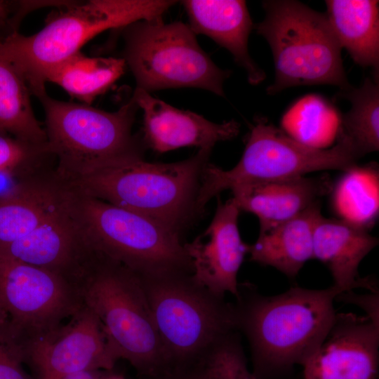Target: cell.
<instances>
[{
  "instance_id": "obj_1",
  "label": "cell",
  "mask_w": 379,
  "mask_h": 379,
  "mask_svg": "<svg viewBox=\"0 0 379 379\" xmlns=\"http://www.w3.org/2000/svg\"><path fill=\"white\" fill-rule=\"evenodd\" d=\"M342 293L333 285L321 290L292 287L274 296L239 293L237 328L249 342L258 379L279 378L310 357L334 321L333 302Z\"/></svg>"
},
{
  "instance_id": "obj_2",
  "label": "cell",
  "mask_w": 379,
  "mask_h": 379,
  "mask_svg": "<svg viewBox=\"0 0 379 379\" xmlns=\"http://www.w3.org/2000/svg\"><path fill=\"white\" fill-rule=\"evenodd\" d=\"M138 276L161 345L164 379L201 373L215 347L237 330L235 306L190 273Z\"/></svg>"
},
{
  "instance_id": "obj_3",
  "label": "cell",
  "mask_w": 379,
  "mask_h": 379,
  "mask_svg": "<svg viewBox=\"0 0 379 379\" xmlns=\"http://www.w3.org/2000/svg\"><path fill=\"white\" fill-rule=\"evenodd\" d=\"M211 150L173 163L135 159L68 183L83 194L154 220L180 234L199 216L197 199Z\"/></svg>"
},
{
  "instance_id": "obj_4",
  "label": "cell",
  "mask_w": 379,
  "mask_h": 379,
  "mask_svg": "<svg viewBox=\"0 0 379 379\" xmlns=\"http://www.w3.org/2000/svg\"><path fill=\"white\" fill-rule=\"evenodd\" d=\"M175 4L166 0L67 1L50 15L38 32L8 34L0 39V48L22 73L34 95L45 89L46 75L53 68L80 52L101 32L162 18Z\"/></svg>"
},
{
  "instance_id": "obj_5",
  "label": "cell",
  "mask_w": 379,
  "mask_h": 379,
  "mask_svg": "<svg viewBox=\"0 0 379 379\" xmlns=\"http://www.w3.org/2000/svg\"><path fill=\"white\" fill-rule=\"evenodd\" d=\"M75 284L117 359L142 375L164 379L161 345L139 276L96 250Z\"/></svg>"
},
{
  "instance_id": "obj_6",
  "label": "cell",
  "mask_w": 379,
  "mask_h": 379,
  "mask_svg": "<svg viewBox=\"0 0 379 379\" xmlns=\"http://www.w3.org/2000/svg\"><path fill=\"white\" fill-rule=\"evenodd\" d=\"M45 112L46 142L56 174L67 183L119 162L143 159L142 138L132 128L138 107L132 98L115 112L61 101L46 89L34 94Z\"/></svg>"
},
{
  "instance_id": "obj_7",
  "label": "cell",
  "mask_w": 379,
  "mask_h": 379,
  "mask_svg": "<svg viewBox=\"0 0 379 379\" xmlns=\"http://www.w3.org/2000/svg\"><path fill=\"white\" fill-rule=\"evenodd\" d=\"M265 16L255 25L268 42L275 78L269 95L299 86H351L343 67L341 46L325 13L291 0L262 2Z\"/></svg>"
},
{
  "instance_id": "obj_8",
  "label": "cell",
  "mask_w": 379,
  "mask_h": 379,
  "mask_svg": "<svg viewBox=\"0 0 379 379\" xmlns=\"http://www.w3.org/2000/svg\"><path fill=\"white\" fill-rule=\"evenodd\" d=\"M70 208L93 248L135 274L192 273L180 234L157 221L72 187Z\"/></svg>"
},
{
  "instance_id": "obj_9",
  "label": "cell",
  "mask_w": 379,
  "mask_h": 379,
  "mask_svg": "<svg viewBox=\"0 0 379 379\" xmlns=\"http://www.w3.org/2000/svg\"><path fill=\"white\" fill-rule=\"evenodd\" d=\"M352 145L338 136L331 148L304 144L274 126L263 117L253 124L242 157L230 170L208 162L203 172L197 207L201 215L211 198L236 185L305 175L326 170L345 171L359 159Z\"/></svg>"
},
{
  "instance_id": "obj_10",
  "label": "cell",
  "mask_w": 379,
  "mask_h": 379,
  "mask_svg": "<svg viewBox=\"0 0 379 379\" xmlns=\"http://www.w3.org/2000/svg\"><path fill=\"white\" fill-rule=\"evenodd\" d=\"M123 57L138 88L147 92L198 88L225 96L231 72L218 67L199 46L194 32L181 22L140 20L122 28Z\"/></svg>"
},
{
  "instance_id": "obj_11",
  "label": "cell",
  "mask_w": 379,
  "mask_h": 379,
  "mask_svg": "<svg viewBox=\"0 0 379 379\" xmlns=\"http://www.w3.org/2000/svg\"><path fill=\"white\" fill-rule=\"evenodd\" d=\"M0 302L18 334L50 331L84 305L76 285L50 270L0 258Z\"/></svg>"
},
{
  "instance_id": "obj_12",
  "label": "cell",
  "mask_w": 379,
  "mask_h": 379,
  "mask_svg": "<svg viewBox=\"0 0 379 379\" xmlns=\"http://www.w3.org/2000/svg\"><path fill=\"white\" fill-rule=\"evenodd\" d=\"M12 329V328H11ZM35 379H61L87 370L112 371L117 361L96 316L84 305L66 324L32 336L13 329Z\"/></svg>"
},
{
  "instance_id": "obj_13",
  "label": "cell",
  "mask_w": 379,
  "mask_h": 379,
  "mask_svg": "<svg viewBox=\"0 0 379 379\" xmlns=\"http://www.w3.org/2000/svg\"><path fill=\"white\" fill-rule=\"evenodd\" d=\"M379 322L336 313L317 350L302 365V379H377Z\"/></svg>"
},
{
  "instance_id": "obj_14",
  "label": "cell",
  "mask_w": 379,
  "mask_h": 379,
  "mask_svg": "<svg viewBox=\"0 0 379 379\" xmlns=\"http://www.w3.org/2000/svg\"><path fill=\"white\" fill-rule=\"evenodd\" d=\"M240 209L233 198L218 201L215 215L207 229L193 241L184 244L192 265L194 280L213 293L238 297L237 275L249 245L238 228Z\"/></svg>"
},
{
  "instance_id": "obj_15",
  "label": "cell",
  "mask_w": 379,
  "mask_h": 379,
  "mask_svg": "<svg viewBox=\"0 0 379 379\" xmlns=\"http://www.w3.org/2000/svg\"><path fill=\"white\" fill-rule=\"evenodd\" d=\"M70 197L71 194L65 206L51 218L1 249L0 258L50 270L75 284L95 249L72 211Z\"/></svg>"
},
{
  "instance_id": "obj_16",
  "label": "cell",
  "mask_w": 379,
  "mask_h": 379,
  "mask_svg": "<svg viewBox=\"0 0 379 379\" xmlns=\"http://www.w3.org/2000/svg\"><path fill=\"white\" fill-rule=\"evenodd\" d=\"M142 111L144 145L164 153L182 147L212 150L221 141L239 133L240 124L231 120L217 124L189 110L174 107L136 88L132 97Z\"/></svg>"
},
{
  "instance_id": "obj_17",
  "label": "cell",
  "mask_w": 379,
  "mask_h": 379,
  "mask_svg": "<svg viewBox=\"0 0 379 379\" xmlns=\"http://www.w3.org/2000/svg\"><path fill=\"white\" fill-rule=\"evenodd\" d=\"M70 185L55 168L18 180L0 194V250L26 237L67 204Z\"/></svg>"
},
{
  "instance_id": "obj_18",
  "label": "cell",
  "mask_w": 379,
  "mask_h": 379,
  "mask_svg": "<svg viewBox=\"0 0 379 379\" xmlns=\"http://www.w3.org/2000/svg\"><path fill=\"white\" fill-rule=\"evenodd\" d=\"M331 189L328 177L322 175L249 182L231 190L240 211L255 215L263 229L299 215Z\"/></svg>"
},
{
  "instance_id": "obj_19",
  "label": "cell",
  "mask_w": 379,
  "mask_h": 379,
  "mask_svg": "<svg viewBox=\"0 0 379 379\" xmlns=\"http://www.w3.org/2000/svg\"><path fill=\"white\" fill-rule=\"evenodd\" d=\"M182 4L195 34L206 35L226 48L246 71L251 84L265 79V72L249 55L248 41L253 25L245 1L185 0Z\"/></svg>"
},
{
  "instance_id": "obj_20",
  "label": "cell",
  "mask_w": 379,
  "mask_h": 379,
  "mask_svg": "<svg viewBox=\"0 0 379 379\" xmlns=\"http://www.w3.org/2000/svg\"><path fill=\"white\" fill-rule=\"evenodd\" d=\"M378 244V239L366 227L321 216L314 231L313 258L327 266L333 286L344 292L360 287L376 292V286L371 280L361 278L358 269Z\"/></svg>"
},
{
  "instance_id": "obj_21",
  "label": "cell",
  "mask_w": 379,
  "mask_h": 379,
  "mask_svg": "<svg viewBox=\"0 0 379 379\" xmlns=\"http://www.w3.org/2000/svg\"><path fill=\"white\" fill-rule=\"evenodd\" d=\"M321 216L319 201L293 218L260 229L257 241L249 246L251 260L294 278L313 258L314 231Z\"/></svg>"
},
{
  "instance_id": "obj_22",
  "label": "cell",
  "mask_w": 379,
  "mask_h": 379,
  "mask_svg": "<svg viewBox=\"0 0 379 379\" xmlns=\"http://www.w3.org/2000/svg\"><path fill=\"white\" fill-rule=\"evenodd\" d=\"M326 13L341 48L359 65L379 68L378 1L327 0Z\"/></svg>"
},
{
  "instance_id": "obj_23",
  "label": "cell",
  "mask_w": 379,
  "mask_h": 379,
  "mask_svg": "<svg viewBox=\"0 0 379 379\" xmlns=\"http://www.w3.org/2000/svg\"><path fill=\"white\" fill-rule=\"evenodd\" d=\"M31 95L24 75L0 48V133L44 144L46 132L34 113Z\"/></svg>"
},
{
  "instance_id": "obj_24",
  "label": "cell",
  "mask_w": 379,
  "mask_h": 379,
  "mask_svg": "<svg viewBox=\"0 0 379 379\" xmlns=\"http://www.w3.org/2000/svg\"><path fill=\"white\" fill-rule=\"evenodd\" d=\"M126 66L122 58L89 57L79 52L53 68L46 81L60 86L81 103L91 105L123 75Z\"/></svg>"
},
{
  "instance_id": "obj_25",
  "label": "cell",
  "mask_w": 379,
  "mask_h": 379,
  "mask_svg": "<svg viewBox=\"0 0 379 379\" xmlns=\"http://www.w3.org/2000/svg\"><path fill=\"white\" fill-rule=\"evenodd\" d=\"M340 98L351 103L340 115L338 135L348 140L359 158L379 148V86L376 79L366 78L359 88L340 91Z\"/></svg>"
},
{
  "instance_id": "obj_26",
  "label": "cell",
  "mask_w": 379,
  "mask_h": 379,
  "mask_svg": "<svg viewBox=\"0 0 379 379\" xmlns=\"http://www.w3.org/2000/svg\"><path fill=\"white\" fill-rule=\"evenodd\" d=\"M335 186L333 204L340 219L368 228L378 213V173L375 166H355Z\"/></svg>"
},
{
  "instance_id": "obj_27",
  "label": "cell",
  "mask_w": 379,
  "mask_h": 379,
  "mask_svg": "<svg viewBox=\"0 0 379 379\" xmlns=\"http://www.w3.org/2000/svg\"><path fill=\"white\" fill-rule=\"evenodd\" d=\"M340 115L317 95L299 100L284 115L283 124L291 137L307 145L324 148L338 131Z\"/></svg>"
},
{
  "instance_id": "obj_28",
  "label": "cell",
  "mask_w": 379,
  "mask_h": 379,
  "mask_svg": "<svg viewBox=\"0 0 379 379\" xmlns=\"http://www.w3.org/2000/svg\"><path fill=\"white\" fill-rule=\"evenodd\" d=\"M47 142L35 144L0 133V174L18 180L55 168Z\"/></svg>"
},
{
  "instance_id": "obj_29",
  "label": "cell",
  "mask_w": 379,
  "mask_h": 379,
  "mask_svg": "<svg viewBox=\"0 0 379 379\" xmlns=\"http://www.w3.org/2000/svg\"><path fill=\"white\" fill-rule=\"evenodd\" d=\"M207 379H258L247 366L242 347L234 333L212 351L202 371Z\"/></svg>"
},
{
  "instance_id": "obj_30",
  "label": "cell",
  "mask_w": 379,
  "mask_h": 379,
  "mask_svg": "<svg viewBox=\"0 0 379 379\" xmlns=\"http://www.w3.org/2000/svg\"><path fill=\"white\" fill-rule=\"evenodd\" d=\"M24 365L20 345L8 321L0 326V379H35Z\"/></svg>"
},
{
  "instance_id": "obj_31",
  "label": "cell",
  "mask_w": 379,
  "mask_h": 379,
  "mask_svg": "<svg viewBox=\"0 0 379 379\" xmlns=\"http://www.w3.org/2000/svg\"><path fill=\"white\" fill-rule=\"evenodd\" d=\"M32 11L29 1H8L0 0V27L8 25L15 32L20 20Z\"/></svg>"
},
{
  "instance_id": "obj_32",
  "label": "cell",
  "mask_w": 379,
  "mask_h": 379,
  "mask_svg": "<svg viewBox=\"0 0 379 379\" xmlns=\"http://www.w3.org/2000/svg\"><path fill=\"white\" fill-rule=\"evenodd\" d=\"M109 371L87 370L66 375L61 379H103Z\"/></svg>"
},
{
  "instance_id": "obj_33",
  "label": "cell",
  "mask_w": 379,
  "mask_h": 379,
  "mask_svg": "<svg viewBox=\"0 0 379 379\" xmlns=\"http://www.w3.org/2000/svg\"><path fill=\"white\" fill-rule=\"evenodd\" d=\"M9 321V316L0 302V326L6 324Z\"/></svg>"
},
{
  "instance_id": "obj_34",
  "label": "cell",
  "mask_w": 379,
  "mask_h": 379,
  "mask_svg": "<svg viewBox=\"0 0 379 379\" xmlns=\"http://www.w3.org/2000/svg\"><path fill=\"white\" fill-rule=\"evenodd\" d=\"M103 379H127L124 375L114 373L112 371H108Z\"/></svg>"
},
{
  "instance_id": "obj_35",
  "label": "cell",
  "mask_w": 379,
  "mask_h": 379,
  "mask_svg": "<svg viewBox=\"0 0 379 379\" xmlns=\"http://www.w3.org/2000/svg\"><path fill=\"white\" fill-rule=\"evenodd\" d=\"M184 379H207V378L201 373H199V374H197V375H192V376L185 378Z\"/></svg>"
}]
</instances>
